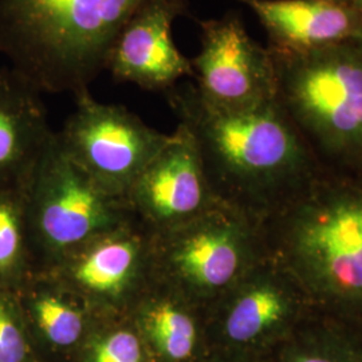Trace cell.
<instances>
[{"mask_svg":"<svg viewBox=\"0 0 362 362\" xmlns=\"http://www.w3.org/2000/svg\"><path fill=\"white\" fill-rule=\"evenodd\" d=\"M272 55L276 98L320 167L334 175L361 176V42Z\"/></svg>","mask_w":362,"mask_h":362,"instance_id":"cell-4","label":"cell"},{"mask_svg":"<svg viewBox=\"0 0 362 362\" xmlns=\"http://www.w3.org/2000/svg\"><path fill=\"white\" fill-rule=\"evenodd\" d=\"M164 94L192 136L218 202L258 224L324 172L278 98L230 110L206 103L194 83Z\"/></svg>","mask_w":362,"mask_h":362,"instance_id":"cell-1","label":"cell"},{"mask_svg":"<svg viewBox=\"0 0 362 362\" xmlns=\"http://www.w3.org/2000/svg\"><path fill=\"white\" fill-rule=\"evenodd\" d=\"M208 362H272L270 354L214 351Z\"/></svg>","mask_w":362,"mask_h":362,"instance_id":"cell-21","label":"cell"},{"mask_svg":"<svg viewBox=\"0 0 362 362\" xmlns=\"http://www.w3.org/2000/svg\"><path fill=\"white\" fill-rule=\"evenodd\" d=\"M34 272L22 189H0V290L15 293Z\"/></svg>","mask_w":362,"mask_h":362,"instance_id":"cell-18","label":"cell"},{"mask_svg":"<svg viewBox=\"0 0 362 362\" xmlns=\"http://www.w3.org/2000/svg\"><path fill=\"white\" fill-rule=\"evenodd\" d=\"M145 0H0V54L40 93L89 90Z\"/></svg>","mask_w":362,"mask_h":362,"instance_id":"cell-3","label":"cell"},{"mask_svg":"<svg viewBox=\"0 0 362 362\" xmlns=\"http://www.w3.org/2000/svg\"><path fill=\"white\" fill-rule=\"evenodd\" d=\"M188 13V0H145L113 39L105 70L117 82L144 90L168 91L181 78L194 77L191 59L172 38V25Z\"/></svg>","mask_w":362,"mask_h":362,"instance_id":"cell-12","label":"cell"},{"mask_svg":"<svg viewBox=\"0 0 362 362\" xmlns=\"http://www.w3.org/2000/svg\"><path fill=\"white\" fill-rule=\"evenodd\" d=\"M206 311L212 351L272 354L311 306L294 279L266 254Z\"/></svg>","mask_w":362,"mask_h":362,"instance_id":"cell-7","label":"cell"},{"mask_svg":"<svg viewBox=\"0 0 362 362\" xmlns=\"http://www.w3.org/2000/svg\"><path fill=\"white\" fill-rule=\"evenodd\" d=\"M153 276L207 309L266 257L257 221L218 204L152 235Z\"/></svg>","mask_w":362,"mask_h":362,"instance_id":"cell-6","label":"cell"},{"mask_svg":"<svg viewBox=\"0 0 362 362\" xmlns=\"http://www.w3.org/2000/svg\"><path fill=\"white\" fill-rule=\"evenodd\" d=\"M13 294L37 361H74L98 314L47 272H31Z\"/></svg>","mask_w":362,"mask_h":362,"instance_id":"cell-13","label":"cell"},{"mask_svg":"<svg viewBox=\"0 0 362 362\" xmlns=\"http://www.w3.org/2000/svg\"><path fill=\"white\" fill-rule=\"evenodd\" d=\"M76 103V110L57 132L59 143L91 179L125 199L170 134L149 127L122 105L97 101L89 90L77 94Z\"/></svg>","mask_w":362,"mask_h":362,"instance_id":"cell-8","label":"cell"},{"mask_svg":"<svg viewBox=\"0 0 362 362\" xmlns=\"http://www.w3.org/2000/svg\"><path fill=\"white\" fill-rule=\"evenodd\" d=\"M197 23L200 50L191 64L194 89L206 103L235 110L276 98L272 52L250 37L238 13Z\"/></svg>","mask_w":362,"mask_h":362,"instance_id":"cell-10","label":"cell"},{"mask_svg":"<svg viewBox=\"0 0 362 362\" xmlns=\"http://www.w3.org/2000/svg\"><path fill=\"white\" fill-rule=\"evenodd\" d=\"M40 95L13 67L0 69V189H22L52 141Z\"/></svg>","mask_w":362,"mask_h":362,"instance_id":"cell-15","label":"cell"},{"mask_svg":"<svg viewBox=\"0 0 362 362\" xmlns=\"http://www.w3.org/2000/svg\"><path fill=\"white\" fill-rule=\"evenodd\" d=\"M45 272L95 314L128 315L153 281L152 233L132 221L74 248Z\"/></svg>","mask_w":362,"mask_h":362,"instance_id":"cell-9","label":"cell"},{"mask_svg":"<svg viewBox=\"0 0 362 362\" xmlns=\"http://www.w3.org/2000/svg\"><path fill=\"white\" fill-rule=\"evenodd\" d=\"M337 1L346 6L356 16L358 28H360V42L362 43V0H337Z\"/></svg>","mask_w":362,"mask_h":362,"instance_id":"cell-22","label":"cell"},{"mask_svg":"<svg viewBox=\"0 0 362 362\" xmlns=\"http://www.w3.org/2000/svg\"><path fill=\"white\" fill-rule=\"evenodd\" d=\"M128 315L152 362H208L214 353L206 309L155 276Z\"/></svg>","mask_w":362,"mask_h":362,"instance_id":"cell-14","label":"cell"},{"mask_svg":"<svg viewBox=\"0 0 362 362\" xmlns=\"http://www.w3.org/2000/svg\"><path fill=\"white\" fill-rule=\"evenodd\" d=\"M270 356L272 362H362V330L311 310Z\"/></svg>","mask_w":362,"mask_h":362,"instance_id":"cell-17","label":"cell"},{"mask_svg":"<svg viewBox=\"0 0 362 362\" xmlns=\"http://www.w3.org/2000/svg\"><path fill=\"white\" fill-rule=\"evenodd\" d=\"M236 1L255 13L272 52L302 54L350 40L360 42L356 16L337 0Z\"/></svg>","mask_w":362,"mask_h":362,"instance_id":"cell-16","label":"cell"},{"mask_svg":"<svg viewBox=\"0 0 362 362\" xmlns=\"http://www.w3.org/2000/svg\"><path fill=\"white\" fill-rule=\"evenodd\" d=\"M0 362H37L13 293L0 290Z\"/></svg>","mask_w":362,"mask_h":362,"instance_id":"cell-20","label":"cell"},{"mask_svg":"<svg viewBox=\"0 0 362 362\" xmlns=\"http://www.w3.org/2000/svg\"><path fill=\"white\" fill-rule=\"evenodd\" d=\"M132 218L152 235L167 233L221 204L192 136L177 125L125 194Z\"/></svg>","mask_w":362,"mask_h":362,"instance_id":"cell-11","label":"cell"},{"mask_svg":"<svg viewBox=\"0 0 362 362\" xmlns=\"http://www.w3.org/2000/svg\"><path fill=\"white\" fill-rule=\"evenodd\" d=\"M73 362H152L129 315H98Z\"/></svg>","mask_w":362,"mask_h":362,"instance_id":"cell-19","label":"cell"},{"mask_svg":"<svg viewBox=\"0 0 362 362\" xmlns=\"http://www.w3.org/2000/svg\"><path fill=\"white\" fill-rule=\"evenodd\" d=\"M259 228L311 310L362 330V175L324 170Z\"/></svg>","mask_w":362,"mask_h":362,"instance_id":"cell-2","label":"cell"},{"mask_svg":"<svg viewBox=\"0 0 362 362\" xmlns=\"http://www.w3.org/2000/svg\"><path fill=\"white\" fill-rule=\"evenodd\" d=\"M34 272L101 233L134 221L124 197L110 194L78 165L57 132L23 187Z\"/></svg>","mask_w":362,"mask_h":362,"instance_id":"cell-5","label":"cell"}]
</instances>
